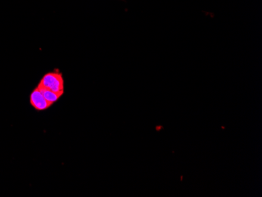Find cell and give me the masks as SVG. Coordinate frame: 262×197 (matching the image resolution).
<instances>
[{"label": "cell", "instance_id": "obj_1", "mask_svg": "<svg viewBox=\"0 0 262 197\" xmlns=\"http://www.w3.org/2000/svg\"><path fill=\"white\" fill-rule=\"evenodd\" d=\"M38 86L51 90L54 92L64 93V78L58 70H55L44 75Z\"/></svg>", "mask_w": 262, "mask_h": 197}, {"label": "cell", "instance_id": "obj_2", "mask_svg": "<svg viewBox=\"0 0 262 197\" xmlns=\"http://www.w3.org/2000/svg\"><path fill=\"white\" fill-rule=\"evenodd\" d=\"M30 104L35 110L37 111H43L49 108L52 104L48 102L44 98L43 95L41 92L38 86L34 89L30 95Z\"/></svg>", "mask_w": 262, "mask_h": 197}, {"label": "cell", "instance_id": "obj_3", "mask_svg": "<svg viewBox=\"0 0 262 197\" xmlns=\"http://www.w3.org/2000/svg\"><path fill=\"white\" fill-rule=\"evenodd\" d=\"M37 86L39 88V90H40L45 99L47 100L48 102L52 104V105L54 103L57 102V101L60 99V98L64 95V93L54 92V91H51V90L40 87V86Z\"/></svg>", "mask_w": 262, "mask_h": 197}]
</instances>
